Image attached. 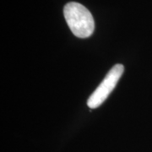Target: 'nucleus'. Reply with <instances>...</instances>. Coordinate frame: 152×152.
Masks as SVG:
<instances>
[{
    "mask_svg": "<svg viewBox=\"0 0 152 152\" xmlns=\"http://www.w3.org/2000/svg\"><path fill=\"white\" fill-rule=\"evenodd\" d=\"M66 22L73 34L79 38H87L94 32L92 15L84 5L76 2L68 3L64 8Z\"/></svg>",
    "mask_w": 152,
    "mask_h": 152,
    "instance_id": "nucleus-1",
    "label": "nucleus"
},
{
    "mask_svg": "<svg viewBox=\"0 0 152 152\" xmlns=\"http://www.w3.org/2000/svg\"><path fill=\"white\" fill-rule=\"evenodd\" d=\"M124 71V67L123 64H116L109 70L102 82L88 99L87 105L90 108H96L103 103L117 86Z\"/></svg>",
    "mask_w": 152,
    "mask_h": 152,
    "instance_id": "nucleus-2",
    "label": "nucleus"
}]
</instances>
